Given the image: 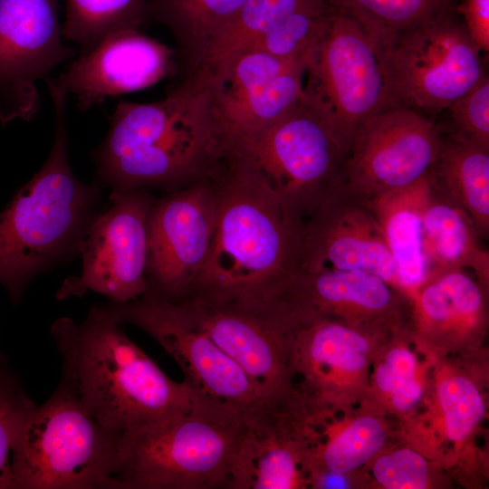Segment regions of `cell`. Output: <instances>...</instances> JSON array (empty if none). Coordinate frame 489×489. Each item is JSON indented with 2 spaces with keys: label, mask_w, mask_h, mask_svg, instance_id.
<instances>
[{
  "label": "cell",
  "mask_w": 489,
  "mask_h": 489,
  "mask_svg": "<svg viewBox=\"0 0 489 489\" xmlns=\"http://www.w3.org/2000/svg\"><path fill=\"white\" fill-rule=\"evenodd\" d=\"M369 346L365 331L340 321L297 316L290 355L291 376L300 372L312 390V401L323 403L346 375L365 369Z\"/></svg>",
  "instance_id": "obj_21"
},
{
  "label": "cell",
  "mask_w": 489,
  "mask_h": 489,
  "mask_svg": "<svg viewBox=\"0 0 489 489\" xmlns=\"http://www.w3.org/2000/svg\"><path fill=\"white\" fill-rule=\"evenodd\" d=\"M480 51L450 6L399 34L386 50L399 107L446 110L484 74Z\"/></svg>",
  "instance_id": "obj_10"
},
{
  "label": "cell",
  "mask_w": 489,
  "mask_h": 489,
  "mask_svg": "<svg viewBox=\"0 0 489 489\" xmlns=\"http://www.w3.org/2000/svg\"><path fill=\"white\" fill-rule=\"evenodd\" d=\"M326 268L369 272L398 289L393 259L371 209L344 183L304 225L302 271Z\"/></svg>",
  "instance_id": "obj_17"
},
{
  "label": "cell",
  "mask_w": 489,
  "mask_h": 489,
  "mask_svg": "<svg viewBox=\"0 0 489 489\" xmlns=\"http://www.w3.org/2000/svg\"><path fill=\"white\" fill-rule=\"evenodd\" d=\"M455 10L476 48L488 53L489 0H462Z\"/></svg>",
  "instance_id": "obj_37"
},
{
  "label": "cell",
  "mask_w": 489,
  "mask_h": 489,
  "mask_svg": "<svg viewBox=\"0 0 489 489\" xmlns=\"http://www.w3.org/2000/svg\"><path fill=\"white\" fill-rule=\"evenodd\" d=\"M303 94L346 156L365 121L399 107L386 50L339 5L307 55Z\"/></svg>",
  "instance_id": "obj_7"
},
{
  "label": "cell",
  "mask_w": 489,
  "mask_h": 489,
  "mask_svg": "<svg viewBox=\"0 0 489 489\" xmlns=\"http://www.w3.org/2000/svg\"><path fill=\"white\" fill-rule=\"evenodd\" d=\"M44 81L55 114L50 154L0 213V283L15 302L34 276L81 254L101 213L100 186L82 183L69 163L68 93L54 79Z\"/></svg>",
  "instance_id": "obj_4"
},
{
  "label": "cell",
  "mask_w": 489,
  "mask_h": 489,
  "mask_svg": "<svg viewBox=\"0 0 489 489\" xmlns=\"http://www.w3.org/2000/svg\"><path fill=\"white\" fill-rule=\"evenodd\" d=\"M213 180L214 239L189 295L253 304L283 301L302 271L305 223L235 153Z\"/></svg>",
  "instance_id": "obj_2"
},
{
  "label": "cell",
  "mask_w": 489,
  "mask_h": 489,
  "mask_svg": "<svg viewBox=\"0 0 489 489\" xmlns=\"http://www.w3.org/2000/svg\"><path fill=\"white\" fill-rule=\"evenodd\" d=\"M429 192L427 174L409 187L367 202L393 259L398 289L410 299L428 278L422 251V213Z\"/></svg>",
  "instance_id": "obj_23"
},
{
  "label": "cell",
  "mask_w": 489,
  "mask_h": 489,
  "mask_svg": "<svg viewBox=\"0 0 489 489\" xmlns=\"http://www.w3.org/2000/svg\"><path fill=\"white\" fill-rule=\"evenodd\" d=\"M59 0H0V122L30 121L36 82L74 55L62 43Z\"/></svg>",
  "instance_id": "obj_16"
},
{
  "label": "cell",
  "mask_w": 489,
  "mask_h": 489,
  "mask_svg": "<svg viewBox=\"0 0 489 489\" xmlns=\"http://www.w3.org/2000/svg\"><path fill=\"white\" fill-rule=\"evenodd\" d=\"M104 306L82 322L51 326L62 359L63 382L100 425L120 436L164 424L200 398L167 376L120 329Z\"/></svg>",
  "instance_id": "obj_3"
},
{
  "label": "cell",
  "mask_w": 489,
  "mask_h": 489,
  "mask_svg": "<svg viewBox=\"0 0 489 489\" xmlns=\"http://www.w3.org/2000/svg\"><path fill=\"white\" fill-rule=\"evenodd\" d=\"M180 302L265 398L292 397L290 355L296 317L285 302H216L198 295Z\"/></svg>",
  "instance_id": "obj_12"
},
{
  "label": "cell",
  "mask_w": 489,
  "mask_h": 489,
  "mask_svg": "<svg viewBox=\"0 0 489 489\" xmlns=\"http://www.w3.org/2000/svg\"><path fill=\"white\" fill-rule=\"evenodd\" d=\"M104 307L119 323L133 324L152 337L180 367L184 381L199 397L245 417L274 401L261 393L180 302L168 301L148 290L136 300Z\"/></svg>",
  "instance_id": "obj_9"
},
{
  "label": "cell",
  "mask_w": 489,
  "mask_h": 489,
  "mask_svg": "<svg viewBox=\"0 0 489 489\" xmlns=\"http://www.w3.org/2000/svg\"><path fill=\"white\" fill-rule=\"evenodd\" d=\"M336 6L334 0L310 3L283 19L244 50L306 60Z\"/></svg>",
  "instance_id": "obj_31"
},
{
  "label": "cell",
  "mask_w": 489,
  "mask_h": 489,
  "mask_svg": "<svg viewBox=\"0 0 489 489\" xmlns=\"http://www.w3.org/2000/svg\"><path fill=\"white\" fill-rule=\"evenodd\" d=\"M232 152L304 223L344 183L346 154L304 96L285 116Z\"/></svg>",
  "instance_id": "obj_8"
},
{
  "label": "cell",
  "mask_w": 489,
  "mask_h": 489,
  "mask_svg": "<svg viewBox=\"0 0 489 489\" xmlns=\"http://www.w3.org/2000/svg\"><path fill=\"white\" fill-rule=\"evenodd\" d=\"M109 199L84 241L81 273L63 281L58 300L92 291L123 303L148 291L147 219L154 198L147 190H112Z\"/></svg>",
  "instance_id": "obj_13"
},
{
  "label": "cell",
  "mask_w": 489,
  "mask_h": 489,
  "mask_svg": "<svg viewBox=\"0 0 489 489\" xmlns=\"http://www.w3.org/2000/svg\"><path fill=\"white\" fill-rule=\"evenodd\" d=\"M437 398L446 434L453 442L465 440L484 416L483 398L476 386L465 377L454 376L441 382Z\"/></svg>",
  "instance_id": "obj_33"
},
{
  "label": "cell",
  "mask_w": 489,
  "mask_h": 489,
  "mask_svg": "<svg viewBox=\"0 0 489 489\" xmlns=\"http://www.w3.org/2000/svg\"><path fill=\"white\" fill-rule=\"evenodd\" d=\"M386 430L372 417H360L335 435L321 449L309 453V471L321 468L345 475L373 457L383 446Z\"/></svg>",
  "instance_id": "obj_30"
},
{
  "label": "cell",
  "mask_w": 489,
  "mask_h": 489,
  "mask_svg": "<svg viewBox=\"0 0 489 489\" xmlns=\"http://www.w3.org/2000/svg\"><path fill=\"white\" fill-rule=\"evenodd\" d=\"M387 50L402 32L455 5L453 0H334Z\"/></svg>",
  "instance_id": "obj_28"
},
{
  "label": "cell",
  "mask_w": 489,
  "mask_h": 489,
  "mask_svg": "<svg viewBox=\"0 0 489 489\" xmlns=\"http://www.w3.org/2000/svg\"><path fill=\"white\" fill-rule=\"evenodd\" d=\"M305 59L244 50L198 71L231 148L254 137L303 99Z\"/></svg>",
  "instance_id": "obj_11"
},
{
  "label": "cell",
  "mask_w": 489,
  "mask_h": 489,
  "mask_svg": "<svg viewBox=\"0 0 489 489\" xmlns=\"http://www.w3.org/2000/svg\"><path fill=\"white\" fill-rule=\"evenodd\" d=\"M446 110L448 137L489 150V78L485 73Z\"/></svg>",
  "instance_id": "obj_34"
},
{
  "label": "cell",
  "mask_w": 489,
  "mask_h": 489,
  "mask_svg": "<svg viewBox=\"0 0 489 489\" xmlns=\"http://www.w3.org/2000/svg\"><path fill=\"white\" fill-rule=\"evenodd\" d=\"M480 240L471 217L430 187L422 213V251L428 278L446 271L471 269L487 289L489 253Z\"/></svg>",
  "instance_id": "obj_24"
},
{
  "label": "cell",
  "mask_w": 489,
  "mask_h": 489,
  "mask_svg": "<svg viewBox=\"0 0 489 489\" xmlns=\"http://www.w3.org/2000/svg\"><path fill=\"white\" fill-rule=\"evenodd\" d=\"M314 1L244 0L213 41L198 71L248 48L283 19Z\"/></svg>",
  "instance_id": "obj_29"
},
{
  "label": "cell",
  "mask_w": 489,
  "mask_h": 489,
  "mask_svg": "<svg viewBox=\"0 0 489 489\" xmlns=\"http://www.w3.org/2000/svg\"><path fill=\"white\" fill-rule=\"evenodd\" d=\"M216 222L213 177L154 200L147 219L148 290L171 302L187 297L209 255Z\"/></svg>",
  "instance_id": "obj_14"
},
{
  "label": "cell",
  "mask_w": 489,
  "mask_h": 489,
  "mask_svg": "<svg viewBox=\"0 0 489 489\" xmlns=\"http://www.w3.org/2000/svg\"><path fill=\"white\" fill-rule=\"evenodd\" d=\"M177 71L175 48L139 29H124L82 53L54 80L76 98L84 111L107 98L148 88L176 75Z\"/></svg>",
  "instance_id": "obj_18"
},
{
  "label": "cell",
  "mask_w": 489,
  "mask_h": 489,
  "mask_svg": "<svg viewBox=\"0 0 489 489\" xmlns=\"http://www.w3.org/2000/svg\"><path fill=\"white\" fill-rule=\"evenodd\" d=\"M432 190L463 209L481 239L489 236V150L441 138L436 159L428 172Z\"/></svg>",
  "instance_id": "obj_26"
},
{
  "label": "cell",
  "mask_w": 489,
  "mask_h": 489,
  "mask_svg": "<svg viewBox=\"0 0 489 489\" xmlns=\"http://www.w3.org/2000/svg\"><path fill=\"white\" fill-rule=\"evenodd\" d=\"M231 146L197 76L177 79L157 101H120L93 151L101 184L115 191L177 190L213 177Z\"/></svg>",
  "instance_id": "obj_1"
},
{
  "label": "cell",
  "mask_w": 489,
  "mask_h": 489,
  "mask_svg": "<svg viewBox=\"0 0 489 489\" xmlns=\"http://www.w3.org/2000/svg\"><path fill=\"white\" fill-rule=\"evenodd\" d=\"M372 472L377 482L388 489H423L428 483L427 462L408 448L379 457Z\"/></svg>",
  "instance_id": "obj_36"
},
{
  "label": "cell",
  "mask_w": 489,
  "mask_h": 489,
  "mask_svg": "<svg viewBox=\"0 0 489 489\" xmlns=\"http://www.w3.org/2000/svg\"><path fill=\"white\" fill-rule=\"evenodd\" d=\"M35 408L17 379L0 369V489L12 488L14 451Z\"/></svg>",
  "instance_id": "obj_32"
},
{
  "label": "cell",
  "mask_w": 489,
  "mask_h": 489,
  "mask_svg": "<svg viewBox=\"0 0 489 489\" xmlns=\"http://www.w3.org/2000/svg\"><path fill=\"white\" fill-rule=\"evenodd\" d=\"M148 1L64 0L62 35L77 43L85 53L111 33L139 29L146 21Z\"/></svg>",
  "instance_id": "obj_27"
},
{
  "label": "cell",
  "mask_w": 489,
  "mask_h": 489,
  "mask_svg": "<svg viewBox=\"0 0 489 489\" xmlns=\"http://www.w3.org/2000/svg\"><path fill=\"white\" fill-rule=\"evenodd\" d=\"M441 131L424 113L405 107L380 112L358 129L346 156V187L369 202L428 174Z\"/></svg>",
  "instance_id": "obj_15"
},
{
  "label": "cell",
  "mask_w": 489,
  "mask_h": 489,
  "mask_svg": "<svg viewBox=\"0 0 489 489\" xmlns=\"http://www.w3.org/2000/svg\"><path fill=\"white\" fill-rule=\"evenodd\" d=\"M244 0H149L146 21L168 28L176 43L177 79L194 75L217 34Z\"/></svg>",
  "instance_id": "obj_25"
},
{
  "label": "cell",
  "mask_w": 489,
  "mask_h": 489,
  "mask_svg": "<svg viewBox=\"0 0 489 489\" xmlns=\"http://www.w3.org/2000/svg\"><path fill=\"white\" fill-rule=\"evenodd\" d=\"M246 417L198 398L177 417L121 436L116 489L228 488Z\"/></svg>",
  "instance_id": "obj_5"
},
{
  "label": "cell",
  "mask_w": 489,
  "mask_h": 489,
  "mask_svg": "<svg viewBox=\"0 0 489 489\" xmlns=\"http://www.w3.org/2000/svg\"><path fill=\"white\" fill-rule=\"evenodd\" d=\"M120 466L121 436L92 418L61 381L23 428L12 488L116 489Z\"/></svg>",
  "instance_id": "obj_6"
},
{
  "label": "cell",
  "mask_w": 489,
  "mask_h": 489,
  "mask_svg": "<svg viewBox=\"0 0 489 489\" xmlns=\"http://www.w3.org/2000/svg\"><path fill=\"white\" fill-rule=\"evenodd\" d=\"M410 300L416 326L427 336L466 338L485 327V288L466 270L446 271L429 277Z\"/></svg>",
  "instance_id": "obj_22"
},
{
  "label": "cell",
  "mask_w": 489,
  "mask_h": 489,
  "mask_svg": "<svg viewBox=\"0 0 489 489\" xmlns=\"http://www.w3.org/2000/svg\"><path fill=\"white\" fill-rule=\"evenodd\" d=\"M374 380L398 410L413 408L421 398L422 386L417 379V360L406 348H393L378 365Z\"/></svg>",
  "instance_id": "obj_35"
},
{
  "label": "cell",
  "mask_w": 489,
  "mask_h": 489,
  "mask_svg": "<svg viewBox=\"0 0 489 489\" xmlns=\"http://www.w3.org/2000/svg\"><path fill=\"white\" fill-rule=\"evenodd\" d=\"M298 407L275 402L246 418L233 464L230 489H290L308 483L309 449L295 421Z\"/></svg>",
  "instance_id": "obj_20"
},
{
  "label": "cell",
  "mask_w": 489,
  "mask_h": 489,
  "mask_svg": "<svg viewBox=\"0 0 489 489\" xmlns=\"http://www.w3.org/2000/svg\"><path fill=\"white\" fill-rule=\"evenodd\" d=\"M408 298L380 276L362 270L301 271L284 295L298 313L340 321L363 331L395 326Z\"/></svg>",
  "instance_id": "obj_19"
}]
</instances>
